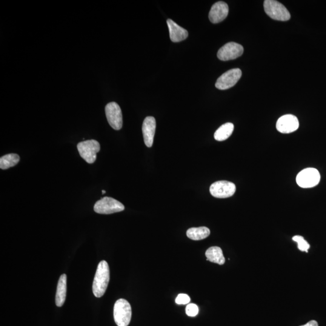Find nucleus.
<instances>
[{"label":"nucleus","instance_id":"nucleus-1","mask_svg":"<svg viewBox=\"0 0 326 326\" xmlns=\"http://www.w3.org/2000/svg\"><path fill=\"white\" fill-rule=\"evenodd\" d=\"M110 268L105 260H102L97 267L93 284L94 295L97 298L104 295L110 282Z\"/></svg>","mask_w":326,"mask_h":326},{"label":"nucleus","instance_id":"nucleus-2","mask_svg":"<svg viewBox=\"0 0 326 326\" xmlns=\"http://www.w3.org/2000/svg\"><path fill=\"white\" fill-rule=\"evenodd\" d=\"M132 310L130 303L125 299H119L114 307V318L118 326H128L130 325Z\"/></svg>","mask_w":326,"mask_h":326},{"label":"nucleus","instance_id":"nucleus-3","mask_svg":"<svg viewBox=\"0 0 326 326\" xmlns=\"http://www.w3.org/2000/svg\"><path fill=\"white\" fill-rule=\"evenodd\" d=\"M264 5L266 13L272 19L281 21H287L290 19V12L279 1L275 0H266Z\"/></svg>","mask_w":326,"mask_h":326},{"label":"nucleus","instance_id":"nucleus-4","mask_svg":"<svg viewBox=\"0 0 326 326\" xmlns=\"http://www.w3.org/2000/svg\"><path fill=\"white\" fill-rule=\"evenodd\" d=\"M78 150L79 155L85 161L89 164H93L96 162L97 154L101 150L99 143L95 140H86L79 143Z\"/></svg>","mask_w":326,"mask_h":326},{"label":"nucleus","instance_id":"nucleus-5","mask_svg":"<svg viewBox=\"0 0 326 326\" xmlns=\"http://www.w3.org/2000/svg\"><path fill=\"white\" fill-rule=\"evenodd\" d=\"M125 210V206L121 202L110 197H104L97 201L94 206V210L97 213L110 214Z\"/></svg>","mask_w":326,"mask_h":326},{"label":"nucleus","instance_id":"nucleus-6","mask_svg":"<svg viewBox=\"0 0 326 326\" xmlns=\"http://www.w3.org/2000/svg\"><path fill=\"white\" fill-rule=\"evenodd\" d=\"M320 178V172L316 168H307L298 173L296 181L300 187L312 188L319 184Z\"/></svg>","mask_w":326,"mask_h":326},{"label":"nucleus","instance_id":"nucleus-7","mask_svg":"<svg viewBox=\"0 0 326 326\" xmlns=\"http://www.w3.org/2000/svg\"><path fill=\"white\" fill-rule=\"evenodd\" d=\"M236 190L235 184L227 181L214 182L210 187L211 195L217 198H229L235 193Z\"/></svg>","mask_w":326,"mask_h":326},{"label":"nucleus","instance_id":"nucleus-8","mask_svg":"<svg viewBox=\"0 0 326 326\" xmlns=\"http://www.w3.org/2000/svg\"><path fill=\"white\" fill-rule=\"evenodd\" d=\"M105 114L109 124L114 130H121L123 116L121 107L116 102L109 103L105 107Z\"/></svg>","mask_w":326,"mask_h":326},{"label":"nucleus","instance_id":"nucleus-9","mask_svg":"<svg viewBox=\"0 0 326 326\" xmlns=\"http://www.w3.org/2000/svg\"><path fill=\"white\" fill-rule=\"evenodd\" d=\"M242 76V71L239 68H234L227 71L217 79L215 87L217 89H229L237 84Z\"/></svg>","mask_w":326,"mask_h":326},{"label":"nucleus","instance_id":"nucleus-10","mask_svg":"<svg viewBox=\"0 0 326 326\" xmlns=\"http://www.w3.org/2000/svg\"><path fill=\"white\" fill-rule=\"evenodd\" d=\"M244 47L237 43L231 42L222 47L217 52V56L219 59L223 61L235 59L242 55Z\"/></svg>","mask_w":326,"mask_h":326},{"label":"nucleus","instance_id":"nucleus-11","mask_svg":"<svg viewBox=\"0 0 326 326\" xmlns=\"http://www.w3.org/2000/svg\"><path fill=\"white\" fill-rule=\"evenodd\" d=\"M299 122L297 117L292 114H287L280 117L277 122L276 128L279 132L290 134L298 130Z\"/></svg>","mask_w":326,"mask_h":326},{"label":"nucleus","instance_id":"nucleus-12","mask_svg":"<svg viewBox=\"0 0 326 326\" xmlns=\"http://www.w3.org/2000/svg\"><path fill=\"white\" fill-rule=\"evenodd\" d=\"M229 11L228 5L224 1L216 2L211 7L209 13L210 21L213 24L219 23L227 18Z\"/></svg>","mask_w":326,"mask_h":326},{"label":"nucleus","instance_id":"nucleus-13","mask_svg":"<svg viewBox=\"0 0 326 326\" xmlns=\"http://www.w3.org/2000/svg\"><path fill=\"white\" fill-rule=\"evenodd\" d=\"M156 130V121L153 117H146L143 123L142 131L145 144L148 148L152 147L154 143V136Z\"/></svg>","mask_w":326,"mask_h":326},{"label":"nucleus","instance_id":"nucleus-14","mask_svg":"<svg viewBox=\"0 0 326 326\" xmlns=\"http://www.w3.org/2000/svg\"><path fill=\"white\" fill-rule=\"evenodd\" d=\"M168 30H169L170 38L173 42H179L187 38L188 33L187 30L180 27L172 19L167 20Z\"/></svg>","mask_w":326,"mask_h":326},{"label":"nucleus","instance_id":"nucleus-15","mask_svg":"<svg viewBox=\"0 0 326 326\" xmlns=\"http://www.w3.org/2000/svg\"><path fill=\"white\" fill-rule=\"evenodd\" d=\"M67 294V276L62 274L60 277L56 294V305L57 307H61L64 304Z\"/></svg>","mask_w":326,"mask_h":326},{"label":"nucleus","instance_id":"nucleus-16","mask_svg":"<svg viewBox=\"0 0 326 326\" xmlns=\"http://www.w3.org/2000/svg\"><path fill=\"white\" fill-rule=\"evenodd\" d=\"M207 260L220 265L225 264V259L223 255L222 249L218 247H212L208 249L205 252Z\"/></svg>","mask_w":326,"mask_h":326},{"label":"nucleus","instance_id":"nucleus-17","mask_svg":"<svg viewBox=\"0 0 326 326\" xmlns=\"http://www.w3.org/2000/svg\"><path fill=\"white\" fill-rule=\"evenodd\" d=\"M234 131V125L231 123H227L217 129L214 133V139L217 141L222 142L228 139L231 136Z\"/></svg>","mask_w":326,"mask_h":326},{"label":"nucleus","instance_id":"nucleus-18","mask_svg":"<svg viewBox=\"0 0 326 326\" xmlns=\"http://www.w3.org/2000/svg\"><path fill=\"white\" fill-rule=\"evenodd\" d=\"M186 234L188 238L193 241H200L207 238L210 235V231L205 227L191 228L187 231Z\"/></svg>","mask_w":326,"mask_h":326},{"label":"nucleus","instance_id":"nucleus-19","mask_svg":"<svg viewBox=\"0 0 326 326\" xmlns=\"http://www.w3.org/2000/svg\"><path fill=\"white\" fill-rule=\"evenodd\" d=\"M20 157L18 154H9L1 157L0 159V168L1 169H7V168L15 166L19 163Z\"/></svg>","mask_w":326,"mask_h":326},{"label":"nucleus","instance_id":"nucleus-20","mask_svg":"<svg viewBox=\"0 0 326 326\" xmlns=\"http://www.w3.org/2000/svg\"><path fill=\"white\" fill-rule=\"evenodd\" d=\"M293 240L297 243L298 248L300 251L308 253V250L310 248V245L306 241L304 237L301 236H295L293 237Z\"/></svg>","mask_w":326,"mask_h":326},{"label":"nucleus","instance_id":"nucleus-21","mask_svg":"<svg viewBox=\"0 0 326 326\" xmlns=\"http://www.w3.org/2000/svg\"><path fill=\"white\" fill-rule=\"evenodd\" d=\"M185 313L189 317H193L196 316L199 313L198 306L193 304V303L187 305L186 308H185Z\"/></svg>","mask_w":326,"mask_h":326},{"label":"nucleus","instance_id":"nucleus-22","mask_svg":"<svg viewBox=\"0 0 326 326\" xmlns=\"http://www.w3.org/2000/svg\"><path fill=\"white\" fill-rule=\"evenodd\" d=\"M190 302V298L187 294H180L177 296L175 300L176 304L178 305H187Z\"/></svg>","mask_w":326,"mask_h":326},{"label":"nucleus","instance_id":"nucleus-23","mask_svg":"<svg viewBox=\"0 0 326 326\" xmlns=\"http://www.w3.org/2000/svg\"><path fill=\"white\" fill-rule=\"evenodd\" d=\"M300 326H319V324L318 323H317L316 321H315V320H312V321L308 322L307 324Z\"/></svg>","mask_w":326,"mask_h":326},{"label":"nucleus","instance_id":"nucleus-24","mask_svg":"<svg viewBox=\"0 0 326 326\" xmlns=\"http://www.w3.org/2000/svg\"><path fill=\"white\" fill-rule=\"evenodd\" d=\"M106 193V191L105 190H102V194H105Z\"/></svg>","mask_w":326,"mask_h":326}]
</instances>
